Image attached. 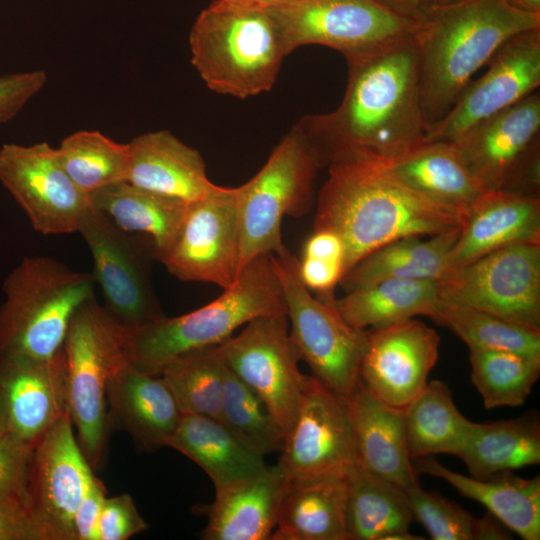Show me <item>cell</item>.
<instances>
[{"mask_svg": "<svg viewBox=\"0 0 540 540\" xmlns=\"http://www.w3.org/2000/svg\"><path fill=\"white\" fill-rule=\"evenodd\" d=\"M347 64V88L340 105L297 123L322 166L344 156L383 162L426 141L418 57L411 36Z\"/></svg>", "mask_w": 540, "mask_h": 540, "instance_id": "obj_1", "label": "cell"}, {"mask_svg": "<svg viewBox=\"0 0 540 540\" xmlns=\"http://www.w3.org/2000/svg\"><path fill=\"white\" fill-rule=\"evenodd\" d=\"M327 166L328 177L317 199L314 230H329L340 237L344 274L363 257L392 241L435 235L463 224L464 216L408 189L375 161L344 156Z\"/></svg>", "mask_w": 540, "mask_h": 540, "instance_id": "obj_2", "label": "cell"}, {"mask_svg": "<svg viewBox=\"0 0 540 540\" xmlns=\"http://www.w3.org/2000/svg\"><path fill=\"white\" fill-rule=\"evenodd\" d=\"M413 22L428 132L506 41L540 28V13L518 9L507 0H456L424 11Z\"/></svg>", "mask_w": 540, "mask_h": 540, "instance_id": "obj_3", "label": "cell"}, {"mask_svg": "<svg viewBox=\"0 0 540 540\" xmlns=\"http://www.w3.org/2000/svg\"><path fill=\"white\" fill-rule=\"evenodd\" d=\"M286 314L284 292L273 254L247 264L235 283L210 303L177 317H167L125 332L127 358L139 370L157 375L178 356L218 345L252 319Z\"/></svg>", "mask_w": 540, "mask_h": 540, "instance_id": "obj_4", "label": "cell"}, {"mask_svg": "<svg viewBox=\"0 0 540 540\" xmlns=\"http://www.w3.org/2000/svg\"><path fill=\"white\" fill-rule=\"evenodd\" d=\"M191 63L212 91L248 98L274 85L286 56L269 8L214 0L189 34Z\"/></svg>", "mask_w": 540, "mask_h": 540, "instance_id": "obj_5", "label": "cell"}, {"mask_svg": "<svg viewBox=\"0 0 540 540\" xmlns=\"http://www.w3.org/2000/svg\"><path fill=\"white\" fill-rule=\"evenodd\" d=\"M93 275L50 257H26L8 274L0 305V357L49 360L75 312L94 297Z\"/></svg>", "mask_w": 540, "mask_h": 540, "instance_id": "obj_6", "label": "cell"}, {"mask_svg": "<svg viewBox=\"0 0 540 540\" xmlns=\"http://www.w3.org/2000/svg\"><path fill=\"white\" fill-rule=\"evenodd\" d=\"M320 167L317 153L296 124L272 150L262 168L236 187L238 274L255 258L275 254L285 246L282 219L300 217L309 211Z\"/></svg>", "mask_w": 540, "mask_h": 540, "instance_id": "obj_7", "label": "cell"}, {"mask_svg": "<svg viewBox=\"0 0 540 540\" xmlns=\"http://www.w3.org/2000/svg\"><path fill=\"white\" fill-rule=\"evenodd\" d=\"M125 331L93 297L73 315L64 342L68 413L92 467L103 456L107 382L115 364L127 357Z\"/></svg>", "mask_w": 540, "mask_h": 540, "instance_id": "obj_8", "label": "cell"}, {"mask_svg": "<svg viewBox=\"0 0 540 540\" xmlns=\"http://www.w3.org/2000/svg\"><path fill=\"white\" fill-rule=\"evenodd\" d=\"M289 321V334L312 376L343 399L360 381L366 330L349 325L330 301L313 296L302 283L298 259L287 247L273 254Z\"/></svg>", "mask_w": 540, "mask_h": 540, "instance_id": "obj_9", "label": "cell"}, {"mask_svg": "<svg viewBox=\"0 0 540 540\" xmlns=\"http://www.w3.org/2000/svg\"><path fill=\"white\" fill-rule=\"evenodd\" d=\"M269 11L285 55L322 45L347 62L409 38L414 24L374 0H284Z\"/></svg>", "mask_w": 540, "mask_h": 540, "instance_id": "obj_10", "label": "cell"}, {"mask_svg": "<svg viewBox=\"0 0 540 540\" xmlns=\"http://www.w3.org/2000/svg\"><path fill=\"white\" fill-rule=\"evenodd\" d=\"M78 232L90 250L103 306L119 324L134 331L166 316L151 282L156 258L150 239L120 229L91 204Z\"/></svg>", "mask_w": 540, "mask_h": 540, "instance_id": "obj_11", "label": "cell"}, {"mask_svg": "<svg viewBox=\"0 0 540 540\" xmlns=\"http://www.w3.org/2000/svg\"><path fill=\"white\" fill-rule=\"evenodd\" d=\"M440 300L540 328V243L510 245L438 280Z\"/></svg>", "mask_w": 540, "mask_h": 540, "instance_id": "obj_12", "label": "cell"}, {"mask_svg": "<svg viewBox=\"0 0 540 540\" xmlns=\"http://www.w3.org/2000/svg\"><path fill=\"white\" fill-rule=\"evenodd\" d=\"M219 347L227 367L261 398L286 437L308 377L299 370L301 360L289 334L287 315L258 316Z\"/></svg>", "mask_w": 540, "mask_h": 540, "instance_id": "obj_13", "label": "cell"}, {"mask_svg": "<svg viewBox=\"0 0 540 540\" xmlns=\"http://www.w3.org/2000/svg\"><path fill=\"white\" fill-rule=\"evenodd\" d=\"M239 253L236 187L218 185L187 203L173 236L156 260L181 281L226 289L238 278Z\"/></svg>", "mask_w": 540, "mask_h": 540, "instance_id": "obj_14", "label": "cell"}, {"mask_svg": "<svg viewBox=\"0 0 540 540\" xmlns=\"http://www.w3.org/2000/svg\"><path fill=\"white\" fill-rule=\"evenodd\" d=\"M0 181L43 235L78 232L90 200L65 171L56 148L46 142L0 148Z\"/></svg>", "mask_w": 540, "mask_h": 540, "instance_id": "obj_15", "label": "cell"}, {"mask_svg": "<svg viewBox=\"0 0 540 540\" xmlns=\"http://www.w3.org/2000/svg\"><path fill=\"white\" fill-rule=\"evenodd\" d=\"M281 450L277 464L288 480L347 475L359 458L345 399L308 375Z\"/></svg>", "mask_w": 540, "mask_h": 540, "instance_id": "obj_16", "label": "cell"}, {"mask_svg": "<svg viewBox=\"0 0 540 540\" xmlns=\"http://www.w3.org/2000/svg\"><path fill=\"white\" fill-rule=\"evenodd\" d=\"M471 80L445 116L427 132L426 141L453 142L481 121L505 110L540 86V28L506 41Z\"/></svg>", "mask_w": 540, "mask_h": 540, "instance_id": "obj_17", "label": "cell"}, {"mask_svg": "<svg viewBox=\"0 0 540 540\" xmlns=\"http://www.w3.org/2000/svg\"><path fill=\"white\" fill-rule=\"evenodd\" d=\"M93 475L66 414L35 443L30 466V507L51 540H75L73 517Z\"/></svg>", "mask_w": 540, "mask_h": 540, "instance_id": "obj_18", "label": "cell"}, {"mask_svg": "<svg viewBox=\"0 0 540 540\" xmlns=\"http://www.w3.org/2000/svg\"><path fill=\"white\" fill-rule=\"evenodd\" d=\"M439 346L438 333L415 318L367 329L360 382L382 402L405 409L427 385Z\"/></svg>", "mask_w": 540, "mask_h": 540, "instance_id": "obj_19", "label": "cell"}, {"mask_svg": "<svg viewBox=\"0 0 540 540\" xmlns=\"http://www.w3.org/2000/svg\"><path fill=\"white\" fill-rule=\"evenodd\" d=\"M0 408L4 426L31 444L69 414L64 347L49 360L0 357Z\"/></svg>", "mask_w": 540, "mask_h": 540, "instance_id": "obj_20", "label": "cell"}, {"mask_svg": "<svg viewBox=\"0 0 540 540\" xmlns=\"http://www.w3.org/2000/svg\"><path fill=\"white\" fill-rule=\"evenodd\" d=\"M106 402L108 427L124 430L145 451L167 447L183 415L162 377L139 370L127 357L111 370Z\"/></svg>", "mask_w": 540, "mask_h": 540, "instance_id": "obj_21", "label": "cell"}, {"mask_svg": "<svg viewBox=\"0 0 540 540\" xmlns=\"http://www.w3.org/2000/svg\"><path fill=\"white\" fill-rule=\"evenodd\" d=\"M540 139V93L535 91L481 121L452 143L485 191L499 190L511 169Z\"/></svg>", "mask_w": 540, "mask_h": 540, "instance_id": "obj_22", "label": "cell"}, {"mask_svg": "<svg viewBox=\"0 0 540 540\" xmlns=\"http://www.w3.org/2000/svg\"><path fill=\"white\" fill-rule=\"evenodd\" d=\"M288 479L278 466L215 491L207 505L195 511L207 518L204 540H268L276 528Z\"/></svg>", "mask_w": 540, "mask_h": 540, "instance_id": "obj_23", "label": "cell"}, {"mask_svg": "<svg viewBox=\"0 0 540 540\" xmlns=\"http://www.w3.org/2000/svg\"><path fill=\"white\" fill-rule=\"evenodd\" d=\"M522 243H540V198L486 191L466 213L448 269Z\"/></svg>", "mask_w": 540, "mask_h": 540, "instance_id": "obj_24", "label": "cell"}, {"mask_svg": "<svg viewBox=\"0 0 540 540\" xmlns=\"http://www.w3.org/2000/svg\"><path fill=\"white\" fill-rule=\"evenodd\" d=\"M360 464L405 491L418 485L405 433V409L390 406L359 381L345 399Z\"/></svg>", "mask_w": 540, "mask_h": 540, "instance_id": "obj_25", "label": "cell"}, {"mask_svg": "<svg viewBox=\"0 0 540 540\" xmlns=\"http://www.w3.org/2000/svg\"><path fill=\"white\" fill-rule=\"evenodd\" d=\"M128 148L127 182L138 188L189 203L218 186L201 154L167 130L141 134Z\"/></svg>", "mask_w": 540, "mask_h": 540, "instance_id": "obj_26", "label": "cell"}, {"mask_svg": "<svg viewBox=\"0 0 540 540\" xmlns=\"http://www.w3.org/2000/svg\"><path fill=\"white\" fill-rule=\"evenodd\" d=\"M377 163L408 189L464 218L486 192L452 142L425 141L393 159Z\"/></svg>", "mask_w": 540, "mask_h": 540, "instance_id": "obj_27", "label": "cell"}, {"mask_svg": "<svg viewBox=\"0 0 540 540\" xmlns=\"http://www.w3.org/2000/svg\"><path fill=\"white\" fill-rule=\"evenodd\" d=\"M414 469L450 484L462 496L485 506L507 529L525 540L540 539V477L512 472L477 479L452 471L432 456L414 459Z\"/></svg>", "mask_w": 540, "mask_h": 540, "instance_id": "obj_28", "label": "cell"}, {"mask_svg": "<svg viewBox=\"0 0 540 540\" xmlns=\"http://www.w3.org/2000/svg\"><path fill=\"white\" fill-rule=\"evenodd\" d=\"M347 475L288 480L272 540H348Z\"/></svg>", "mask_w": 540, "mask_h": 540, "instance_id": "obj_29", "label": "cell"}, {"mask_svg": "<svg viewBox=\"0 0 540 540\" xmlns=\"http://www.w3.org/2000/svg\"><path fill=\"white\" fill-rule=\"evenodd\" d=\"M167 447L201 467L215 491L267 467L264 456L251 450L219 420L211 417L183 414Z\"/></svg>", "mask_w": 540, "mask_h": 540, "instance_id": "obj_30", "label": "cell"}, {"mask_svg": "<svg viewBox=\"0 0 540 540\" xmlns=\"http://www.w3.org/2000/svg\"><path fill=\"white\" fill-rule=\"evenodd\" d=\"M330 301L352 327L379 328L416 316L432 317L440 303L439 282L431 279H384Z\"/></svg>", "mask_w": 540, "mask_h": 540, "instance_id": "obj_31", "label": "cell"}, {"mask_svg": "<svg viewBox=\"0 0 540 540\" xmlns=\"http://www.w3.org/2000/svg\"><path fill=\"white\" fill-rule=\"evenodd\" d=\"M461 228V227H460ZM460 228L430 236H407L369 253L342 276L345 292L384 279L440 280Z\"/></svg>", "mask_w": 540, "mask_h": 540, "instance_id": "obj_32", "label": "cell"}, {"mask_svg": "<svg viewBox=\"0 0 540 540\" xmlns=\"http://www.w3.org/2000/svg\"><path fill=\"white\" fill-rule=\"evenodd\" d=\"M469 476L486 479L540 463V420L536 410L501 421L472 422L460 455Z\"/></svg>", "mask_w": 540, "mask_h": 540, "instance_id": "obj_33", "label": "cell"}, {"mask_svg": "<svg viewBox=\"0 0 540 540\" xmlns=\"http://www.w3.org/2000/svg\"><path fill=\"white\" fill-rule=\"evenodd\" d=\"M407 493L358 462L347 474L348 540H385L408 531L413 520Z\"/></svg>", "mask_w": 540, "mask_h": 540, "instance_id": "obj_34", "label": "cell"}, {"mask_svg": "<svg viewBox=\"0 0 540 540\" xmlns=\"http://www.w3.org/2000/svg\"><path fill=\"white\" fill-rule=\"evenodd\" d=\"M472 421L460 413L441 380L428 382L405 408V433L412 460L436 454L460 457Z\"/></svg>", "mask_w": 540, "mask_h": 540, "instance_id": "obj_35", "label": "cell"}, {"mask_svg": "<svg viewBox=\"0 0 540 540\" xmlns=\"http://www.w3.org/2000/svg\"><path fill=\"white\" fill-rule=\"evenodd\" d=\"M89 200L120 229L150 239L155 258L173 236L187 205L127 181L104 187L91 194Z\"/></svg>", "mask_w": 540, "mask_h": 540, "instance_id": "obj_36", "label": "cell"}, {"mask_svg": "<svg viewBox=\"0 0 540 540\" xmlns=\"http://www.w3.org/2000/svg\"><path fill=\"white\" fill-rule=\"evenodd\" d=\"M225 369L218 344L178 356L157 375L170 388L182 414L219 420Z\"/></svg>", "mask_w": 540, "mask_h": 540, "instance_id": "obj_37", "label": "cell"}, {"mask_svg": "<svg viewBox=\"0 0 540 540\" xmlns=\"http://www.w3.org/2000/svg\"><path fill=\"white\" fill-rule=\"evenodd\" d=\"M471 382L488 410L524 404L540 375V357L508 350L469 349Z\"/></svg>", "mask_w": 540, "mask_h": 540, "instance_id": "obj_38", "label": "cell"}, {"mask_svg": "<svg viewBox=\"0 0 540 540\" xmlns=\"http://www.w3.org/2000/svg\"><path fill=\"white\" fill-rule=\"evenodd\" d=\"M56 149L65 171L88 197L127 181L128 143H118L99 131L83 130L64 138Z\"/></svg>", "mask_w": 540, "mask_h": 540, "instance_id": "obj_39", "label": "cell"}, {"mask_svg": "<svg viewBox=\"0 0 540 540\" xmlns=\"http://www.w3.org/2000/svg\"><path fill=\"white\" fill-rule=\"evenodd\" d=\"M431 319L449 328L469 349L508 350L540 357V328L443 301Z\"/></svg>", "mask_w": 540, "mask_h": 540, "instance_id": "obj_40", "label": "cell"}, {"mask_svg": "<svg viewBox=\"0 0 540 540\" xmlns=\"http://www.w3.org/2000/svg\"><path fill=\"white\" fill-rule=\"evenodd\" d=\"M219 421L242 443L262 456L283 446L284 434L265 403L227 365Z\"/></svg>", "mask_w": 540, "mask_h": 540, "instance_id": "obj_41", "label": "cell"}, {"mask_svg": "<svg viewBox=\"0 0 540 540\" xmlns=\"http://www.w3.org/2000/svg\"><path fill=\"white\" fill-rule=\"evenodd\" d=\"M415 518L433 540H505L509 529L490 513L476 518L456 503L428 492L420 484L406 490Z\"/></svg>", "mask_w": 540, "mask_h": 540, "instance_id": "obj_42", "label": "cell"}, {"mask_svg": "<svg viewBox=\"0 0 540 540\" xmlns=\"http://www.w3.org/2000/svg\"><path fill=\"white\" fill-rule=\"evenodd\" d=\"M34 445L5 426L0 430V506L30 507L28 485Z\"/></svg>", "mask_w": 540, "mask_h": 540, "instance_id": "obj_43", "label": "cell"}, {"mask_svg": "<svg viewBox=\"0 0 540 540\" xmlns=\"http://www.w3.org/2000/svg\"><path fill=\"white\" fill-rule=\"evenodd\" d=\"M147 529L129 494L106 497L98 521V540H127Z\"/></svg>", "mask_w": 540, "mask_h": 540, "instance_id": "obj_44", "label": "cell"}, {"mask_svg": "<svg viewBox=\"0 0 540 540\" xmlns=\"http://www.w3.org/2000/svg\"><path fill=\"white\" fill-rule=\"evenodd\" d=\"M46 82L44 70L0 76V124L12 120Z\"/></svg>", "mask_w": 540, "mask_h": 540, "instance_id": "obj_45", "label": "cell"}, {"mask_svg": "<svg viewBox=\"0 0 540 540\" xmlns=\"http://www.w3.org/2000/svg\"><path fill=\"white\" fill-rule=\"evenodd\" d=\"M106 497L103 483L93 475L73 517L75 540H98V521Z\"/></svg>", "mask_w": 540, "mask_h": 540, "instance_id": "obj_46", "label": "cell"}, {"mask_svg": "<svg viewBox=\"0 0 540 540\" xmlns=\"http://www.w3.org/2000/svg\"><path fill=\"white\" fill-rule=\"evenodd\" d=\"M0 540H51L28 506H0Z\"/></svg>", "mask_w": 540, "mask_h": 540, "instance_id": "obj_47", "label": "cell"}, {"mask_svg": "<svg viewBox=\"0 0 540 540\" xmlns=\"http://www.w3.org/2000/svg\"><path fill=\"white\" fill-rule=\"evenodd\" d=\"M499 190L539 198L540 139L522 155Z\"/></svg>", "mask_w": 540, "mask_h": 540, "instance_id": "obj_48", "label": "cell"}, {"mask_svg": "<svg viewBox=\"0 0 540 540\" xmlns=\"http://www.w3.org/2000/svg\"><path fill=\"white\" fill-rule=\"evenodd\" d=\"M299 277L305 287L317 292V296L333 295L343 274L341 261L302 257L298 259Z\"/></svg>", "mask_w": 540, "mask_h": 540, "instance_id": "obj_49", "label": "cell"}, {"mask_svg": "<svg viewBox=\"0 0 540 540\" xmlns=\"http://www.w3.org/2000/svg\"><path fill=\"white\" fill-rule=\"evenodd\" d=\"M302 257L341 261L343 263L344 246L342 240L332 231L314 230L304 244Z\"/></svg>", "mask_w": 540, "mask_h": 540, "instance_id": "obj_50", "label": "cell"}, {"mask_svg": "<svg viewBox=\"0 0 540 540\" xmlns=\"http://www.w3.org/2000/svg\"><path fill=\"white\" fill-rule=\"evenodd\" d=\"M391 12L413 20L424 11L456 0H374Z\"/></svg>", "mask_w": 540, "mask_h": 540, "instance_id": "obj_51", "label": "cell"}, {"mask_svg": "<svg viewBox=\"0 0 540 540\" xmlns=\"http://www.w3.org/2000/svg\"><path fill=\"white\" fill-rule=\"evenodd\" d=\"M514 7L530 12L540 13V0H507Z\"/></svg>", "mask_w": 540, "mask_h": 540, "instance_id": "obj_52", "label": "cell"}, {"mask_svg": "<svg viewBox=\"0 0 540 540\" xmlns=\"http://www.w3.org/2000/svg\"><path fill=\"white\" fill-rule=\"evenodd\" d=\"M240 1L257 5V6H261V7H265V8H269L284 0H240Z\"/></svg>", "mask_w": 540, "mask_h": 540, "instance_id": "obj_53", "label": "cell"}, {"mask_svg": "<svg viewBox=\"0 0 540 540\" xmlns=\"http://www.w3.org/2000/svg\"><path fill=\"white\" fill-rule=\"evenodd\" d=\"M4 427V417L0 408V430Z\"/></svg>", "mask_w": 540, "mask_h": 540, "instance_id": "obj_54", "label": "cell"}]
</instances>
